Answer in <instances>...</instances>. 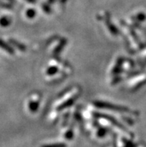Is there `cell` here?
I'll return each instance as SVG.
<instances>
[{
    "instance_id": "2",
    "label": "cell",
    "mask_w": 146,
    "mask_h": 147,
    "mask_svg": "<svg viewBox=\"0 0 146 147\" xmlns=\"http://www.w3.org/2000/svg\"><path fill=\"white\" fill-rule=\"evenodd\" d=\"M0 47H2V49H4L5 51H7V52L11 53V54H13V50L10 47H8L7 44H6L4 41H2V40H0Z\"/></svg>"
},
{
    "instance_id": "4",
    "label": "cell",
    "mask_w": 146,
    "mask_h": 147,
    "mask_svg": "<svg viewBox=\"0 0 146 147\" xmlns=\"http://www.w3.org/2000/svg\"><path fill=\"white\" fill-rule=\"evenodd\" d=\"M11 23V21L10 20H8L6 17H3L0 20V25L2 26H7Z\"/></svg>"
},
{
    "instance_id": "1",
    "label": "cell",
    "mask_w": 146,
    "mask_h": 147,
    "mask_svg": "<svg viewBox=\"0 0 146 147\" xmlns=\"http://www.w3.org/2000/svg\"><path fill=\"white\" fill-rule=\"evenodd\" d=\"M96 105L99 108H107V109H112V110H116V111H125V108H121V107H118L114 105L110 104V103L104 102H96Z\"/></svg>"
},
{
    "instance_id": "5",
    "label": "cell",
    "mask_w": 146,
    "mask_h": 147,
    "mask_svg": "<svg viewBox=\"0 0 146 147\" xmlns=\"http://www.w3.org/2000/svg\"><path fill=\"white\" fill-rule=\"evenodd\" d=\"M43 147H66V145L63 144H51V145L44 146Z\"/></svg>"
},
{
    "instance_id": "7",
    "label": "cell",
    "mask_w": 146,
    "mask_h": 147,
    "mask_svg": "<svg viewBox=\"0 0 146 147\" xmlns=\"http://www.w3.org/2000/svg\"><path fill=\"white\" fill-rule=\"evenodd\" d=\"M27 14H28V17H33L35 14V12L34 11V10H28Z\"/></svg>"
},
{
    "instance_id": "8",
    "label": "cell",
    "mask_w": 146,
    "mask_h": 147,
    "mask_svg": "<svg viewBox=\"0 0 146 147\" xmlns=\"http://www.w3.org/2000/svg\"><path fill=\"white\" fill-rule=\"evenodd\" d=\"M74 101H75V99H72H72H70V100L69 101V102H68V103H72V102H73ZM67 103H66V104L63 105V108H65V107H67Z\"/></svg>"
},
{
    "instance_id": "3",
    "label": "cell",
    "mask_w": 146,
    "mask_h": 147,
    "mask_svg": "<svg viewBox=\"0 0 146 147\" xmlns=\"http://www.w3.org/2000/svg\"><path fill=\"white\" fill-rule=\"evenodd\" d=\"M11 43H12V44H14L15 46H17L16 47H17V48H18V49H20V50H22V51L26 50V47H25L23 45H22L21 43H18L17 41H15L14 40H11Z\"/></svg>"
},
{
    "instance_id": "6",
    "label": "cell",
    "mask_w": 146,
    "mask_h": 147,
    "mask_svg": "<svg viewBox=\"0 0 146 147\" xmlns=\"http://www.w3.org/2000/svg\"><path fill=\"white\" fill-rule=\"evenodd\" d=\"M57 72V68L56 67H52V68H50L48 71H47V73L48 75H52L54 73H55Z\"/></svg>"
}]
</instances>
